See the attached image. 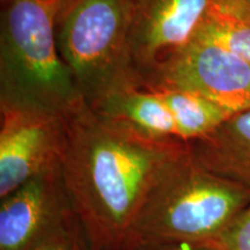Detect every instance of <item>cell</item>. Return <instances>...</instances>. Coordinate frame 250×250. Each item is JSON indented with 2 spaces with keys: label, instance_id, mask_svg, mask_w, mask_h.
<instances>
[{
  "label": "cell",
  "instance_id": "9c48e42d",
  "mask_svg": "<svg viewBox=\"0 0 250 250\" xmlns=\"http://www.w3.org/2000/svg\"><path fill=\"white\" fill-rule=\"evenodd\" d=\"M190 147L203 167L250 192V110L234 114Z\"/></svg>",
  "mask_w": 250,
  "mask_h": 250
},
{
  "label": "cell",
  "instance_id": "9a60e30c",
  "mask_svg": "<svg viewBox=\"0 0 250 250\" xmlns=\"http://www.w3.org/2000/svg\"><path fill=\"white\" fill-rule=\"evenodd\" d=\"M123 250H212L206 247L190 245V243H156V245H145L132 247Z\"/></svg>",
  "mask_w": 250,
  "mask_h": 250
},
{
  "label": "cell",
  "instance_id": "52a82bcc",
  "mask_svg": "<svg viewBox=\"0 0 250 250\" xmlns=\"http://www.w3.org/2000/svg\"><path fill=\"white\" fill-rule=\"evenodd\" d=\"M214 0H129L130 46L143 78L195 37Z\"/></svg>",
  "mask_w": 250,
  "mask_h": 250
},
{
  "label": "cell",
  "instance_id": "ba28073f",
  "mask_svg": "<svg viewBox=\"0 0 250 250\" xmlns=\"http://www.w3.org/2000/svg\"><path fill=\"white\" fill-rule=\"evenodd\" d=\"M0 199V250H34L73 210L62 168L37 175Z\"/></svg>",
  "mask_w": 250,
  "mask_h": 250
},
{
  "label": "cell",
  "instance_id": "30bf717a",
  "mask_svg": "<svg viewBox=\"0 0 250 250\" xmlns=\"http://www.w3.org/2000/svg\"><path fill=\"white\" fill-rule=\"evenodd\" d=\"M88 105L103 116L129 125L147 136L176 137L173 117L160 96L142 85L115 90Z\"/></svg>",
  "mask_w": 250,
  "mask_h": 250
},
{
  "label": "cell",
  "instance_id": "8fae6325",
  "mask_svg": "<svg viewBox=\"0 0 250 250\" xmlns=\"http://www.w3.org/2000/svg\"><path fill=\"white\" fill-rule=\"evenodd\" d=\"M145 88L160 96L173 117L175 136L183 142L191 143L204 138L234 115L205 96L190 90L169 86Z\"/></svg>",
  "mask_w": 250,
  "mask_h": 250
},
{
  "label": "cell",
  "instance_id": "7c38bea8",
  "mask_svg": "<svg viewBox=\"0 0 250 250\" xmlns=\"http://www.w3.org/2000/svg\"><path fill=\"white\" fill-rule=\"evenodd\" d=\"M195 36L250 62V8L243 0H214Z\"/></svg>",
  "mask_w": 250,
  "mask_h": 250
},
{
  "label": "cell",
  "instance_id": "7a4b0ae2",
  "mask_svg": "<svg viewBox=\"0 0 250 250\" xmlns=\"http://www.w3.org/2000/svg\"><path fill=\"white\" fill-rule=\"evenodd\" d=\"M250 204V192L212 173L190 151L161 177L120 250L156 243L208 247Z\"/></svg>",
  "mask_w": 250,
  "mask_h": 250
},
{
  "label": "cell",
  "instance_id": "4fadbf2b",
  "mask_svg": "<svg viewBox=\"0 0 250 250\" xmlns=\"http://www.w3.org/2000/svg\"><path fill=\"white\" fill-rule=\"evenodd\" d=\"M34 250H94L85 228L72 210Z\"/></svg>",
  "mask_w": 250,
  "mask_h": 250
},
{
  "label": "cell",
  "instance_id": "277c9868",
  "mask_svg": "<svg viewBox=\"0 0 250 250\" xmlns=\"http://www.w3.org/2000/svg\"><path fill=\"white\" fill-rule=\"evenodd\" d=\"M57 0H5L0 29V96L67 115L83 96L59 55Z\"/></svg>",
  "mask_w": 250,
  "mask_h": 250
},
{
  "label": "cell",
  "instance_id": "8992f818",
  "mask_svg": "<svg viewBox=\"0 0 250 250\" xmlns=\"http://www.w3.org/2000/svg\"><path fill=\"white\" fill-rule=\"evenodd\" d=\"M143 86L195 92L232 114L250 110V62L199 36L162 61Z\"/></svg>",
  "mask_w": 250,
  "mask_h": 250
},
{
  "label": "cell",
  "instance_id": "2e32d148",
  "mask_svg": "<svg viewBox=\"0 0 250 250\" xmlns=\"http://www.w3.org/2000/svg\"><path fill=\"white\" fill-rule=\"evenodd\" d=\"M243 1H245V2H246V4L249 6V8H250V0H243Z\"/></svg>",
  "mask_w": 250,
  "mask_h": 250
},
{
  "label": "cell",
  "instance_id": "3957f363",
  "mask_svg": "<svg viewBox=\"0 0 250 250\" xmlns=\"http://www.w3.org/2000/svg\"><path fill=\"white\" fill-rule=\"evenodd\" d=\"M130 28L129 0H57L56 43L87 104L115 90L143 86Z\"/></svg>",
  "mask_w": 250,
  "mask_h": 250
},
{
  "label": "cell",
  "instance_id": "5bb4252c",
  "mask_svg": "<svg viewBox=\"0 0 250 250\" xmlns=\"http://www.w3.org/2000/svg\"><path fill=\"white\" fill-rule=\"evenodd\" d=\"M206 248L250 250V204Z\"/></svg>",
  "mask_w": 250,
  "mask_h": 250
},
{
  "label": "cell",
  "instance_id": "6da1fadb",
  "mask_svg": "<svg viewBox=\"0 0 250 250\" xmlns=\"http://www.w3.org/2000/svg\"><path fill=\"white\" fill-rule=\"evenodd\" d=\"M66 118L62 176L72 208L94 250H120L146 197L190 143L144 134L85 101Z\"/></svg>",
  "mask_w": 250,
  "mask_h": 250
},
{
  "label": "cell",
  "instance_id": "5b68a950",
  "mask_svg": "<svg viewBox=\"0 0 250 250\" xmlns=\"http://www.w3.org/2000/svg\"><path fill=\"white\" fill-rule=\"evenodd\" d=\"M66 115L0 96V198L37 175L62 168Z\"/></svg>",
  "mask_w": 250,
  "mask_h": 250
}]
</instances>
